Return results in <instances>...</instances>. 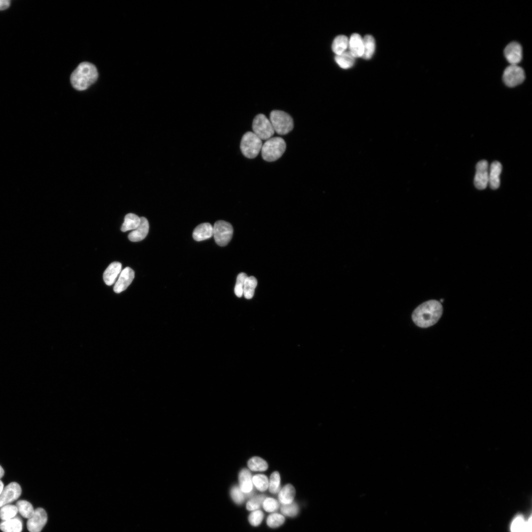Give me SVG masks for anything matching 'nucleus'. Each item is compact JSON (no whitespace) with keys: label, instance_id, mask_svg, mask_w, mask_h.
<instances>
[{"label":"nucleus","instance_id":"obj_1","mask_svg":"<svg viewBox=\"0 0 532 532\" xmlns=\"http://www.w3.org/2000/svg\"><path fill=\"white\" fill-rule=\"evenodd\" d=\"M442 311V306L440 302L430 300L422 303L414 310L412 319L417 326L428 328L439 320Z\"/></svg>","mask_w":532,"mask_h":532},{"label":"nucleus","instance_id":"obj_2","mask_svg":"<svg viewBox=\"0 0 532 532\" xmlns=\"http://www.w3.org/2000/svg\"><path fill=\"white\" fill-rule=\"evenodd\" d=\"M98 77L96 67L90 63L83 62L71 73L70 82L75 89L83 91L94 83Z\"/></svg>","mask_w":532,"mask_h":532},{"label":"nucleus","instance_id":"obj_3","mask_svg":"<svg viewBox=\"0 0 532 532\" xmlns=\"http://www.w3.org/2000/svg\"><path fill=\"white\" fill-rule=\"evenodd\" d=\"M286 148V144L282 138L271 137L266 140L262 145L261 149L262 158L267 162L275 161L282 156Z\"/></svg>","mask_w":532,"mask_h":532},{"label":"nucleus","instance_id":"obj_4","mask_svg":"<svg viewBox=\"0 0 532 532\" xmlns=\"http://www.w3.org/2000/svg\"><path fill=\"white\" fill-rule=\"evenodd\" d=\"M269 120L274 132L280 135L286 134L294 128V122L291 116L281 110H275L270 112Z\"/></svg>","mask_w":532,"mask_h":532},{"label":"nucleus","instance_id":"obj_5","mask_svg":"<svg viewBox=\"0 0 532 532\" xmlns=\"http://www.w3.org/2000/svg\"><path fill=\"white\" fill-rule=\"evenodd\" d=\"M262 140L253 132H248L242 137L240 148L243 155L247 158L257 156L262 147Z\"/></svg>","mask_w":532,"mask_h":532},{"label":"nucleus","instance_id":"obj_6","mask_svg":"<svg viewBox=\"0 0 532 532\" xmlns=\"http://www.w3.org/2000/svg\"><path fill=\"white\" fill-rule=\"evenodd\" d=\"M253 133L261 140H267L274 133L271 122L264 114H259L254 118L252 123Z\"/></svg>","mask_w":532,"mask_h":532},{"label":"nucleus","instance_id":"obj_7","mask_svg":"<svg viewBox=\"0 0 532 532\" xmlns=\"http://www.w3.org/2000/svg\"><path fill=\"white\" fill-rule=\"evenodd\" d=\"M233 234L232 225L225 221H216L213 226V236L216 243L220 246L227 245Z\"/></svg>","mask_w":532,"mask_h":532},{"label":"nucleus","instance_id":"obj_8","mask_svg":"<svg viewBox=\"0 0 532 532\" xmlns=\"http://www.w3.org/2000/svg\"><path fill=\"white\" fill-rule=\"evenodd\" d=\"M525 77V72L522 67L510 65L503 71L502 80L507 86L513 87L522 83Z\"/></svg>","mask_w":532,"mask_h":532},{"label":"nucleus","instance_id":"obj_9","mask_svg":"<svg viewBox=\"0 0 532 532\" xmlns=\"http://www.w3.org/2000/svg\"><path fill=\"white\" fill-rule=\"evenodd\" d=\"M47 521L45 510L42 508L34 510L33 516L28 519L27 527L30 532H40Z\"/></svg>","mask_w":532,"mask_h":532},{"label":"nucleus","instance_id":"obj_10","mask_svg":"<svg viewBox=\"0 0 532 532\" xmlns=\"http://www.w3.org/2000/svg\"><path fill=\"white\" fill-rule=\"evenodd\" d=\"M22 492L21 486L16 482H11L3 488L0 495V508L19 498Z\"/></svg>","mask_w":532,"mask_h":532},{"label":"nucleus","instance_id":"obj_11","mask_svg":"<svg viewBox=\"0 0 532 532\" xmlns=\"http://www.w3.org/2000/svg\"><path fill=\"white\" fill-rule=\"evenodd\" d=\"M488 164L486 160L478 162L476 166V172L474 178L475 187L479 190L485 189L488 185Z\"/></svg>","mask_w":532,"mask_h":532},{"label":"nucleus","instance_id":"obj_12","mask_svg":"<svg viewBox=\"0 0 532 532\" xmlns=\"http://www.w3.org/2000/svg\"><path fill=\"white\" fill-rule=\"evenodd\" d=\"M504 56L510 65H517L522 58V48L516 42L509 43L504 50Z\"/></svg>","mask_w":532,"mask_h":532},{"label":"nucleus","instance_id":"obj_13","mask_svg":"<svg viewBox=\"0 0 532 532\" xmlns=\"http://www.w3.org/2000/svg\"><path fill=\"white\" fill-rule=\"evenodd\" d=\"M134 278V272L130 267H126L121 271L113 290L116 293L125 291L131 284Z\"/></svg>","mask_w":532,"mask_h":532},{"label":"nucleus","instance_id":"obj_14","mask_svg":"<svg viewBox=\"0 0 532 532\" xmlns=\"http://www.w3.org/2000/svg\"><path fill=\"white\" fill-rule=\"evenodd\" d=\"M140 223L135 230L131 232L128 235L129 240L133 242H137L145 238L149 231V223L147 219L144 217H140Z\"/></svg>","mask_w":532,"mask_h":532},{"label":"nucleus","instance_id":"obj_15","mask_svg":"<svg viewBox=\"0 0 532 532\" xmlns=\"http://www.w3.org/2000/svg\"><path fill=\"white\" fill-rule=\"evenodd\" d=\"M502 170L501 164L498 161L493 162L489 171L488 184L492 189H497L500 186V175Z\"/></svg>","mask_w":532,"mask_h":532},{"label":"nucleus","instance_id":"obj_16","mask_svg":"<svg viewBox=\"0 0 532 532\" xmlns=\"http://www.w3.org/2000/svg\"><path fill=\"white\" fill-rule=\"evenodd\" d=\"M122 264L118 262L111 263L106 268L103 274L105 283L108 286L112 285L118 274L121 272Z\"/></svg>","mask_w":532,"mask_h":532},{"label":"nucleus","instance_id":"obj_17","mask_svg":"<svg viewBox=\"0 0 532 532\" xmlns=\"http://www.w3.org/2000/svg\"><path fill=\"white\" fill-rule=\"evenodd\" d=\"M213 236V226L209 223L199 225L193 233V238L198 241L204 240Z\"/></svg>","mask_w":532,"mask_h":532},{"label":"nucleus","instance_id":"obj_18","mask_svg":"<svg viewBox=\"0 0 532 532\" xmlns=\"http://www.w3.org/2000/svg\"><path fill=\"white\" fill-rule=\"evenodd\" d=\"M348 47L350 52L355 58L361 57L364 52L363 40L358 33H353L349 40Z\"/></svg>","mask_w":532,"mask_h":532},{"label":"nucleus","instance_id":"obj_19","mask_svg":"<svg viewBox=\"0 0 532 532\" xmlns=\"http://www.w3.org/2000/svg\"><path fill=\"white\" fill-rule=\"evenodd\" d=\"M239 488L245 494H250L253 489L252 477L249 470L246 468L242 469L238 475Z\"/></svg>","mask_w":532,"mask_h":532},{"label":"nucleus","instance_id":"obj_20","mask_svg":"<svg viewBox=\"0 0 532 532\" xmlns=\"http://www.w3.org/2000/svg\"><path fill=\"white\" fill-rule=\"evenodd\" d=\"M22 528V522L18 517H14L0 523V529L3 532H21Z\"/></svg>","mask_w":532,"mask_h":532},{"label":"nucleus","instance_id":"obj_21","mask_svg":"<svg viewBox=\"0 0 532 532\" xmlns=\"http://www.w3.org/2000/svg\"><path fill=\"white\" fill-rule=\"evenodd\" d=\"M296 491L291 484H287L279 492V500L282 504H289L293 502Z\"/></svg>","mask_w":532,"mask_h":532},{"label":"nucleus","instance_id":"obj_22","mask_svg":"<svg viewBox=\"0 0 532 532\" xmlns=\"http://www.w3.org/2000/svg\"><path fill=\"white\" fill-rule=\"evenodd\" d=\"M511 532H532V517L525 522L521 517L516 518L511 526Z\"/></svg>","mask_w":532,"mask_h":532},{"label":"nucleus","instance_id":"obj_23","mask_svg":"<svg viewBox=\"0 0 532 532\" xmlns=\"http://www.w3.org/2000/svg\"><path fill=\"white\" fill-rule=\"evenodd\" d=\"M349 40L344 35L337 36L332 44V49L336 55H340L345 52L348 47Z\"/></svg>","mask_w":532,"mask_h":532},{"label":"nucleus","instance_id":"obj_24","mask_svg":"<svg viewBox=\"0 0 532 532\" xmlns=\"http://www.w3.org/2000/svg\"><path fill=\"white\" fill-rule=\"evenodd\" d=\"M335 61L341 68L347 69L354 65L355 57L349 51H345L340 55H336Z\"/></svg>","mask_w":532,"mask_h":532},{"label":"nucleus","instance_id":"obj_25","mask_svg":"<svg viewBox=\"0 0 532 532\" xmlns=\"http://www.w3.org/2000/svg\"><path fill=\"white\" fill-rule=\"evenodd\" d=\"M140 221V217L136 214L133 213L127 214L121 228V231L125 232L129 230H135L138 226Z\"/></svg>","mask_w":532,"mask_h":532},{"label":"nucleus","instance_id":"obj_26","mask_svg":"<svg viewBox=\"0 0 532 532\" xmlns=\"http://www.w3.org/2000/svg\"><path fill=\"white\" fill-rule=\"evenodd\" d=\"M363 40L364 52L362 57L365 59H369L372 56L375 50V40L370 35H365Z\"/></svg>","mask_w":532,"mask_h":532},{"label":"nucleus","instance_id":"obj_27","mask_svg":"<svg viewBox=\"0 0 532 532\" xmlns=\"http://www.w3.org/2000/svg\"><path fill=\"white\" fill-rule=\"evenodd\" d=\"M257 285V280L255 277L253 276L247 277L244 282L243 291V295L246 299H251L253 298Z\"/></svg>","mask_w":532,"mask_h":532},{"label":"nucleus","instance_id":"obj_28","mask_svg":"<svg viewBox=\"0 0 532 532\" xmlns=\"http://www.w3.org/2000/svg\"><path fill=\"white\" fill-rule=\"evenodd\" d=\"M18 512L25 518L29 519L33 514L34 510L32 504L25 500H20L16 502Z\"/></svg>","mask_w":532,"mask_h":532},{"label":"nucleus","instance_id":"obj_29","mask_svg":"<svg viewBox=\"0 0 532 532\" xmlns=\"http://www.w3.org/2000/svg\"><path fill=\"white\" fill-rule=\"evenodd\" d=\"M248 467L253 471H263L268 467V465L266 461L259 457H254L249 459L248 462Z\"/></svg>","mask_w":532,"mask_h":532},{"label":"nucleus","instance_id":"obj_30","mask_svg":"<svg viewBox=\"0 0 532 532\" xmlns=\"http://www.w3.org/2000/svg\"><path fill=\"white\" fill-rule=\"evenodd\" d=\"M18 513L16 505L6 504L0 508V519L5 521L14 518Z\"/></svg>","mask_w":532,"mask_h":532},{"label":"nucleus","instance_id":"obj_31","mask_svg":"<svg viewBox=\"0 0 532 532\" xmlns=\"http://www.w3.org/2000/svg\"><path fill=\"white\" fill-rule=\"evenodd\" d=\"M252 482L260 491L264 492L268 487V480L265 475L258 474L254 475L252 477Z\"/></svg>","mask_w":532,"mask_h":532},{"label":"nucleus","instance_id":"obj_32","mask_svg":"<svg viewBox=\"0 0 532 532\" xmlns=\"http://www.w3.org/2000/svg\"><path fill=\"white\" fill-rule=\"evenodd\" d=\"M280 477L277 471H274L271 474L268 481V488L270 493L276 494L280 489Z\"/></svg>","mask_w":532,"mask_h":532},{"label":"nucleus","instance_id":"obj_33","mask_svg":"<svg viewBox=\"0 0 532 532\" xmlns=\"http://www.w3.org/2000/svg\"><path fill=\"white\" fill-rule=\"evenodd\" d=\"M284 517L282 515L277 513L270 514L266 519L267 525L272 528L279 527L284 523Z\"/></svg>","mask_w":532,"mask_h":532},{"label":"nucleus","instance_id":"obj_34","mask_svg":"<svg viewBox=\"0 0 532 532\" xmlns=\"http://www.w3.org/2000/svg\"><path fill=\"white\" fill-rule=\"evenodd\" d=\"M280 510L284 515L289 517L296 516L299 511L298 505L294 502L289 504H282Z\"/></svg>","mask_w":532,"mask_h":532},{"label":"nucleus","instance_id":"obj_35","mask_svg":"<svg viewBox=\"0 0 532 532\" xmlns=\"http://www.w3.org/2000/svg\"><path fill=\"white\" fill-rule=\"evenodd\" d=\"M247 276L244 272L240 273L237 276L234 291L235 295L238 298L243 296L244 284Z\"/></svg>","mask_w":532,"mask_h":532},{"label":"nucleus","instance_id":"obj_36","mask_svg":"<svg viewBox=\"0 0 532 532\" xmlns=\"http://www.w3.org/2000/svg\"><path fill=\"white\" fill-rule=\"evenodd\" d=\"M265 499L263 495H259L251 499L246 504V508L250 511H254L259 508Z\"/></svg>","mask_w":532,"mask_h":532},{"label":"nucleus","instance_id":"obj_37","mask_svg":"<svg viewBox=\"0 0 532 532\" xmlns=\"http://www.w3.org/2000/svg\"><path fill=\"white\" fill-rule=\"evenodd\" d=\"M231 496L233 500L237 504H241L245 499L244 493L242 492L239 487L233 486L231 490Z\"/></svg>","mask_w":532,"mask_h":532},{"label":"nucleus","instance_id":"obj_38","mask_svg":"<svg viewBox=\"0 0 532 532\" xmlns=\"http://www.w3.org/2000/svg\"><path fill=\"white\" fill-rule=\"evenodd\" d=\"M262 505L264 509L268 512L275 511L279 507L278 501L276 499L271 498L265 499Z\"/></svg>","mask_w":532,"mask_h":532},{"label":"nucleus","instance_id":"obj_39","mask_svg":"<svg viewBox=\"0 0 532 532\" xmlns=\"http://www.w3.org/2000/svg\"><path fill=\"white\" fill-rule=\"evenodd\" d=\"M263 518V512L261 510H256L250 513L248 520L251 525L257 526L261 523Z\"/></svg>","mask_w":532,"mask_h":532},{"label":"nucleus","instance_id":"obj_40","mask_svg":"<svg viewBox=\"0 0 532 532\" xmlns=\"http://www.w3.org/2000/svg\"><path fill=\"white\" fill-rule=\"evenodd\" d=\"M10 0H0V11L4 10L8 8L10 5Z\"/></svg>","mask_w":532,"mask_h":532},{"label":"nucleus","instance_id":"obj_41","mask_svg":"<svg viewBox=\"0 0 532 532\" xmlns=\"http://www.w3.org/2000/svg\"><path fill=\"white\" fill-rule=\"evenodd\" d=\"M4 474V471L2 466L0 465V479L3 477Z\"/></svg>","mask_w":532,"mask_h":532},{"label":"nucleus","instance_id":"obj_42","mask_svg":"<svg viewBox=\"0 0 532 532\" xmlns=\"http://www.w3.org/2000/svg\"><path fill=\"white\" fill-rule=\"evenodd\" d=\"M4 488V485L2 482L0 480V495L1 494L2 491Z\"/></svg>","mask_w":532,"mask_h":532}]
</instances>
